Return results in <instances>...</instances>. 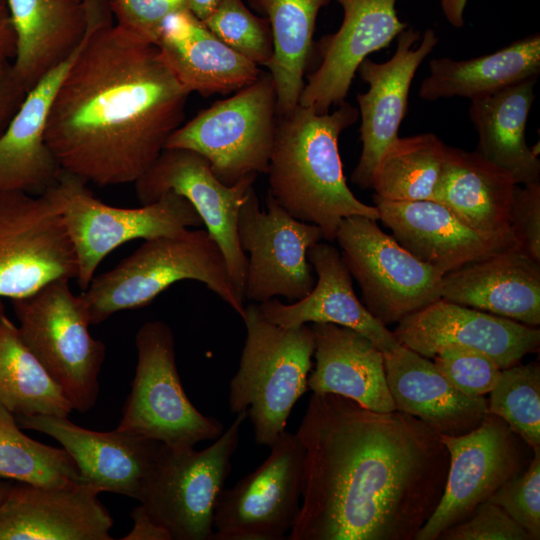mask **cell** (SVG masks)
<instances>
[{"mask_svg": "<svg viewBox=\"0 0 540 540\" xmlns=\"http://www.w3.org/2000/svg\"><path fill=\"white\" fill-rule=\"evenodd\" d=\"M302 504L288 540H415L449 469L439 435L418 418L313 393L296 432Z\"/></svg>", "mask_w": 540, "mask_h": 540, "instance_id": "obj_1", "label": "cell"}, {"mask_svg": "<svg viewBox=\"0 0 540 540\" xmlns=\"http://www.w3.org/2000/svg\"><path fill=\"white\" fill-rule=\"evenodd\" d=\"M90 28L53 99L45 140L61 169L98 186L135 183L184 120L189 92L157 46L88 0Z\"/></svg>", "mask_w": 540, "mask_h": 540, "instance_id": "obj_2", "label": "cell"}, {"mask_svg": "<svg viewBox=\"0 0 540 540\" xmlns=\"http://www.w3.org/2000/svg\"><path fill=\"white\" fill-rule=\"evenodd\" d=\"M358 117V109L344 101L323 114L298 104L277 119L268 193L296 219L317 225L329 242L345 218L379 220L377 208L361 202L348 187L339 154L341 132Z\"/></svg>", "mask_w": 540, "mask_h": 540, "instance_id": "obj_3", "label": "cell"}, {"mask_svg": "<svg viewBox=\"0 0 540 540\" xmlns=\"http://www.w3.org/2000/svg\"><path fill=\"white\" fill-rule=\"evenodd\" d=\"M182 280L205 284L243 318L245 300L232 282L219 245L206 230L186 229L145 240L114 268L93 278L79 295L90 325H97L117 312L149 305Z\"/></svg>", "mask_w": 540, "mask_h": 540, "instance_id": "obj_4", "label": "cell"}, {"mask_svg": "<svg viewBox=\"0 0 540 540\" xmlns=\"http://www.w3.org/2000/svg\"><path fill=\"white\" fill-rule=\"evenodd\" d=\"M242 320L246 339L229 384V408L236 414L246 412L255 442L270 447L308 389L314 334L308 324L282 327L268 321L258 304L245 306Z\"/></svg>", "mask_w": 540, "mask_h": 540, "instance_id": "obj_5", "label": "cell"}, {"mask_svg": "<svg viewBox=\"0 0 540 540\" xmlns=\"http://www.w3.org/2000/svg\"><path fill=\"white\" fill-rule=\"evenodd\" d=\"M68 279L52 281L35 293L11 300L19 334L73 410H91L106 348L88 330V315Z\"/></svg>", "mask_w": 540, "mask_h": 540, "instance_id": "obj_6", "label": "cell"}, {"mask_svg": "<svg viewBox=\"0 0 540 540\" xmlns=\"http://www.w3.org/2000/svg\"><path fill=\"white\" fill-rule=\"evenodd\" d=\"M47 191L62 210L77 257L76 280L83 290L103 259L124 243L173 236L203 224L192 204L172 191L138 208H119L99 200L86 181L63 170Z\"/></svg>", "mask_w": 540, "mask_h": 540, "instance_id": "obj_7", "label": "cell"}, {"mask_svg": "<svg viewBox=\"0 0 540 540\" xmlns=\"http://www.w3.org/2000/svg\"><path fill=\"white\" fill-rule=\"evenodd\" d=\"M276 89L270 73L200 111L176 129L165 148L194 151L225 185L266 174L277 127Z\"/></svg>", "mask_w": 540, "mask_h": 540, "instance_id": "obj_8", "label": "cell"}, {"mask_svg": "<svg viewBox=\"0 0 540 540\" xmlns=\"http://www.w3.org/2000/svg\"><path fill=\"white\" fill-rule=\"evenodd\" d=\"M135 344V376L117 429L174 448L217 439L223 424L202 414L184 391L171 327L161 320L147 321L137 331Z\"/></svg>", "mask_w": 540, "mask_h": 540, "instance_id": "obj_9", "label": "cell"}, {"mask_svg": "<svg viewBox=\"0 0 540 540\" xmlns=\"http://www.w3.org/2000/svg\"><path fill=\"white\" fill-rule=\"evenodd\" d=\"M246 412L203 450L164 445L155 472L140 500L171 540H211L216 502L231 473Z\"/></svg>", "mask_w": 540, "mask_h": 540, "instance_id": "obj_10", "label": "cell"}, {"mask_svg": "<svg viewBox=\"0 0 540 540\" xmlns=\"http://www.w3.org/2000/svg\"><path fill=\"white\" fill-rule=\"evenodd\" d=\"M335 240L361 288L362 303L383 325L398 323L441 298L443 274L414 257L377 220L345 218Z\"/></svg>", "mask_w": 540, "mask_h": 540, "instance_id": "obj_11", "label": "cell"}, {"mask_svg": "<svg viewBox=\"0 0 540 540\" xmlns=\"http://www.w3.org/2000/svg\"><path fill=\"white\" fill-rule=\"evenodd\" d=\"M77 275L76 253L51 193L0 192V298H24Z\"/></svg>", "mask_w": 540, "mask_h": 540, "instance_id": "obj_12", "label": "cell"}, {"mask_svg": "<svg viewBox=\"0 0 540 540\" xmlns=\"http://www.w3.org/2000/svg\"><path fill=\"white\" fill-rule=\"evenodd\" d=\"M266 208L261 209L253 186L238 214L239 244L249 253L244 299L260 304L282 296L295 302L316 283L307 253L324 235L317 225L293 217L269 193Z\"/></svg>", "mask_w": 540, "mask_h": 540, "instance_id": "obj_13", "label": "cell"}, {"mask_svg": "<svg viewBox=\"0 0 540 540\" xmlns=\"http://www.w3.org/2000/svg\"><path fill=\"white\" fill-rule=\"evenodd\" d=\"M449 452L441 500L415 540H436L445 529L466 520L505 482L527 469L532 449L499 416L487 413L472 431L438 434Z\"/></svg>", "mask_w": 540, "mask_h": 540, "instance_id": "obj_14", "label": "cell"}, {"mask_svg": "<svg viewBox=\"0 0 540 540\" xmlns=\"http://www.w3.org/2000/svg\"><path fill=\"white\" fill-rule=\"evenodd\" d=\"M270 449L259 467L220 492L211 540L287 538L300 511L305 450L287 431Z\"/></svg>", "mask_w": 540, "mask_h": 540, "instance_id": "obj_15", "label": "cell"}, {"mask_svg": "<svg viewBox=\"0 0 540 540\" xmlns=\"http://www.w3.org/2000/svg\"><path fill=\"white\" fill-rule=\"evenodd\" d=\"M256 178L257 175H250L228 186L214 175L210 163L200 154L183 148H164L135 182L141 205L157 201L168 191L192 204L206 231L219 245L232 282L243 299L247 256L239 244L237 220Z\"/></svg>", "mask_w": 540, "mask_h": 540, "instance_id": "obj_16", "label": "cell"}, {"mask_svg": "<svg viewBox=\"0 0 540 540\" xmlns=\"http://www.w3.org/2000/svg\"><path fill=\"white\" fill-rule=\"evenodd\" d=\"M20 428L57 440L77 465L80 483L140 501L158 465L164 444L115 429L99 432L74 424L68 417L18 416Z\"/></svg>", "mask_w": 540, "mask_h": 540, "instance_id": "obj_17", "label": "cell"}, {"mask_svg": "<svg viewBox=\"0 0 540 540\" xmlns=\"http://www.w3.org/2000/svg\"><path fill=\"white\" fill-rule=\"evenodd\" d=\"M397 37L395 53L388 61L377 63L366 58L357 70L369 85L365 93L357 94L362 152L351 181L361 189L371 188L380 158L399 138L414 75L439 40L433 29L425 30L421 36L412 27Z\"/></svg>", "mask_w": 540, "mask_h": 540, "instance_id": "obj_18", "label": "cell"}, {"mask_svg": "<svg viewBox=\"0 0 540 540\" xmlns=\"http://www.w3.org/2000/svg\"><path fill=\"white\" fill-rule=\"evenodd\" d=\"M393 334L426 358L442 347L456 346L488 355L501 369L519 363L540 345L536 327L441 298L403 318Z\"/></svg>", "mask_w": 540, "mask_h": 540, "instance_id": "obj_19", "label": "cell"}, {"mask_svg": "<svg viewBox=\"0 0 540 540\" xmlns=\"http://www.w3.org/2000/svg\"><path fill=\"white\" fill-rule=\"evenodd\" d=\"M336 1L344 12L342 24L320 40L321 64L307 77L299 98L300 105L319 114L343 103L362 61L408 27L397 16L398 0Z\"/></svg>", "mask_w": 540, "mask_h": 540, "instance_id": "obj_20", "label": "cell"}, {"mask_svg": "<svg viewBox=\"0 0 540 540\" xmlns=\"http://www.w3.org/2000/svg\"><path fill=\"white\" fill-rule=\"evenodd\" d=\"M86 484L15 481L0 506V540H111L113 519Z\"/></svg>", "mask_w": 540, "mask_h": 540, "instance_id": "obj_21", "label": "cell"}, {"mask_svg": "<svg viewBox=\"0 0 540 540\" xmlns=\"http://www.w3.org/2000/svg\"><path fill=\"white\" fill-rule=\"evenodd\" d=\"M381 220L398 243L443 275L511 247L512 237L482 234L434 200L392 201L373 195Z\"/></svg>", "mask_w": 540, "mask_h": 540, "instance_id": "obj_22", "label": "cell"}, {"mask_svg": "<svg viewBox=\"0 0 540 540\" xmlns=\"http://www.w3.org/2000/svg\"><path fill=\"white\" fill-rule=\"evenodd\" d=\"M307 258L317 276L313 289L304 298L288 304L273 298L258 304L268 321L282 327L308 323L347 327L368 338L383 353L401 345L393 332L357 298L352 276L333 245L318 242L308 250Z\"/></svg>", "mask_w": 540, "mask_h": 540, "instance_id": "obj_23", "label": "cell"}, {"mask_svg": "<svg viewBox=\"0 0 540 540\" xmlns=\"http://www.w3.org/2000/svg\"><path fill=\"white\" fill-rule=\"evenodd\" d=\"M154 44L189 93L228 94L261 75L259 66L223 43L188 8L164 19Z\"/></svg>", "mask_w": 540, "mask_h": 540, "instance_id": "obj_24", "label": "cell"}, {"mask_svg": "<svg viewBox=\"0 0 540 540\" xmlns=\"http://www.w3.org/2000/svg\"><path fill=\"white\" fill-rule=\"evenodd\" d=\"M441 299L540 324V262L511 247L443 275Z\"/></svg>", "mask_w": 540, "mask_h": 540, "instance_id": "obj_25", "label": "cell"}, {"mask_svg": "<svg viewBox=\"0 0 540 540\" xmlns=\"http://www.w3.org/2000/svg\"><path fill=\"white\" fill-rule=\"evenodd\" d=\"M89 27L79 47L27 92L0 135V192L39 196L57 183L62 169L45 140L48 114Z\"/></svg>", "mask_w": 540, "mask_h": 540, "instance_id": "obj_26", "label": "cell"}, {"mask_svg": "<svg viewBox=\"0 0 540 540\" xmlns=\"http://www.w3.org/2000/svg\"><path fill=\"white\" fill-rule=\"evenodd\" d=\"M383 356L396 410L418 418L437 434H466L487 414L484 396H469L458 390L430 358L403 345Z\"/></svg>", "mask_w": 540, "mask_h": 540, "instance_id": "obj_27", "label": "cell"}, {"mask_svg": "<svg viewBox=\"0 0 540 540\" xmlns=\"http://www.w3.org/2000/svg\"><path fill=\"white\" fill-rule=\"evenodd\" d=\"M315 367L307 385L313 393L354 400L376 412L396 410L383 352L360 333L332 323H312Z\"/></svg>", "mask_w": 540, "mask_h": 540, "instance_id": "obj_28", "label": "cell"}, {"mask_svg": "<svg viewBox=\"0 0 540 540\" xmlns=\"http://www.w3.org/2000/svg\"><path fill=\"white\" fill-rule=\"evenodd\" d=\"M16 35L12 65L28 92L83 42L90 23L87 0H6Z\"/></svg>", "mask_w": 540, "mask_h": 540, "instance_id": "obj_29", "label": "cell"}, {"mask_svg": "<svg viewBox=\"0 0 540 540\" xmlns=\"http://www.w3.org/2000/svg\"><path fill=\"white\" fill-rule=\"evenodd\" d=\"M516 187L507 171L476 151L446 145L433 200L482 234L514 238L509 212Z\"/></svg>", "mask_w": 540, "mask_h": 540, "instance_id": "obj_30", "label": "cell"}, {"mask_svg": "<svg viewBox=\"0 0 540 540\" xmlns=\"http://www.w3.org/2000/svg\"><path fill=\"white\" fill-rule=\"evenodd\" d=\"M537 77L471 100L469 108L478 135L475 151L507 171L517 185L540 182V160L525 136Z\"/></svg>", "mask_w": 540, "mask_h": 540, "instance_id": "obj_31", "label": "cell"}, {"mask_svg": "<svg viewBox=\"0 0 540 540\" xmlns=\"http://www.w3.org/2000/svg\"><path fill=\"white\" fill-rule=\"evenodd\" d=\"M539 73L540 36L536 33L476 58L430 60L429 75L421 83L419 96L426 101L455 96L474 100Z\"/></svg>", "mask_w": 540, "mask_h": 540, "instance_id": "obj_32", "label": "cell"}, {"mask_svg": "<svg viewBox=\"0 0 540 540\" xmlns=\"http://www.w3.org/2000/svg\"><path fill=\"white\" fill-rule=\"evenodd\" d=\"M247 1L269 21L273 55L267 68L275 84L277 114L287 115L299 104L317 15L330 0Z\"/></svg>", "mask_w": 540, "mask_h": 540, "instance_id": "obj_33", "label": "cell"}, {"mask_svg": "<svg viewBox=\"0 0 540 540\" xmlns=\"http://www.w3.org/2000/svg\"><path fill=\"white\" fill-rule=\"evenodd\" d=\"M0 403L17 416L68 417L73 411L5 312L0 315Z\"/></svg>", "mask_w": 540, "mask_h": 540, "instance_id": "obj_34", "label": "cell"}, {"mask_svg": "<svg viewBox=\"0 0 540 540\" xmlns=\"http://www.w3.org/2000/svg\"><path fill=\"white\" fill-rule=\"evenodd\" d=\"M446 145L433 133L398 138L373 175L374 195L392 201L433 200Z\"/></svg>", "mask_w": 540, "mask_h": 540, "instance_id": "obj_35", "label": "cell"}, {"mask_svg": "<svg viewBox=\"0 0 540 540\" xmlns=\"http://www.w3.org/2000/svg\"><path fill=\"white\" fill-rule=\"evenodd\" d=\"M0 477L41 486L80 483L79 470L68 452L25 435L14 414L1 403Z\"/></svg>", "mask_w": 540, "mask_h": 540, "instance_id": "obj_36", "label": "cell"}, {"mask_svg": "<svg viewBox=\"0 0 540 540\" xmlns=\"http://www.w3.org/2000/svg\"><path fill=\"white\" fill-rule=\"evenodd\" d=\"M487 413L501 417L533 452L540 450L539 363H517L502 369L490 391Z\"/></svg>", "mask_w": 540, "mask_h": 540, "instance_id": "obj_37", "label": "cell"}, {"mask_svg": "<svg viewBox=\"0 0 540 540\" xmlns=\"http://www.w3.org/2000/svg\"><path fill=\"white\" fill-rule=\"evenodd\" d=\"M203 22L234 51L257 66L267 67L273 55L269 21L251 12L243 0H220Z\"/></svg>", "mask_w": 540, "mask_h": 540, "instance_id": "obj_38", "label": "cell"}, {"mask_svg": "<svg viewBox=\"0 0 540 540\" xmlns=\"http://www.w3.org/2000/svg\"><path fill=\"white\" fill-rule=\"evenodd\" d=\"M433 359L449 382L469 396L490 393L502 370L491 357L469 348L442 347Z\"/></svg>", "mask_w": 540, "mask_h": 540, "instance_id": "obj_39", "label": "cell"}, {"mask_svg": "<svg viewBox=\"0 0 540 540\" xmlns=\"http://www.w3.org/2000/svg\"><path fill=\"white\" fill-rule=\"evenodd\" d=\"M488 500L502 508L531 540H539L540 450L533 452L525 471L505 482Z\"/></svg>", "mask_w": 540, "mask_h": 540, "instance_id": "obj_40", "label": "cell"}, {"mask_svg": "<svg viewBox=\"0 0 540 540\" xmlns=\"http://www.w3.org/2000/svg\"><path fill=\"white\" fill-rule=\"evenodd\" d=\"M441 540H531L529 534L498 505L486 500L464 521L440 533Z\"/></svg>", "mask_w": 540, "mask_h": 540, "instance_id": "obj_41", "label": "cell"}, {"mask_svg": "<svg viewBox=\"0 0 540 540\" xmlns=\"http://www.w3.org/2000/svg\"><path fill=\"white\" fill-rule=\"evenodd\" d=\"M118 26L154 43L164 19L187 8V0H108Z\"/></svg>", "mask_w": 540, "mask_h": 540, "instance_id": "obj_42", "label": "cell"}, {"mask_svg": "<svg viewBox=\"0 0 540 540\" xmlns=\"http://www.w3.org/2000/svg\"><path fill=\"white\" fill-rule=\"evenodd\" d=\"M509 228L518 248L540 262V182L516 187Z\"/></svg>", "mask_w": 540, "mask_h": 540, "instance_id": "obj_43", "label": "cell"}, {"mask_svg": "<svg viewBox=\"0 0 540 540\" xmlns=\"http://www.w3.org/2000/svg\"><path fill=\"white\" fill-rule=\"evenodd\" d=\"M26 89L16 77L12 61L0 59V135L20 107Z\"/></svg>", "mask_w": 540, "mask_h": 540, "instance_id": "obj_44", "label": "cell"}, {"mask_svg": "<svg viewBox=\"0 0 540 540\" xmlns=\"http://www.w3.org/2000/svg\"><path fill=\"white\" fill-rule=\"evenodd\" d=\"M133 526L123 540H171L169 533L158 525L140 504L131 512Z\"/></svg>", "mask_w": 540, "mask_h": 540, "instance_id": "obj_45", "label": "cell"}, {"mask_svg": "<svg viewBox=\"0 0 540 540\" xmlns=\"http://www.w3.org/2000/svg\"><path fill=\"white\" fill-rule=\"evenodd\" d=\"M16 35L6 3L0 4V59H14Z\"/></svg>", "mask_w": 540, "mask_h": 540, "instance_id": "obj_46", "label": "cell"}, {"mask_svg": "<svg viewBox=\"0 0 540 540\" xmlns=\"http://www.w3.org/2000/svg\"><path fill=\"white\" fill-rule=\"evenodd\" d=\"M467 0H441V6L447 20L456 28L464 24L463 13Z\"/></svg>", "mask_w": 540, "mask_h": 540, "instance_id": "obj_47", "label": "cell"}, {"mask_svg": "<svg viewBox=\"0 0 540 540\" xmlns=\"http://www.w3.org/2000/svg\"><path fill=\"white\" fill-rule=\"evenodd\" d=\"M220 0H187V8L204 21L216 8Z\"/></svg>", "mask_w": 540, "mask_h": 540, "instance_id": "obj_48", "label": "cell"}, {"mask_svg": "<svg viewBox=\"0 0 540 540\" xmlns=\"http://www.w3.org/2000/svg\"><path fill=\"white\" fill-rule=\"evenodd\" d=\"M15 481L0 477V506L9 494Z\"/></svg>", "mask_w": 540, "mask_h": 540, "instance_id": "obj_49", "label": "cell"}, {"mask_svg": "<svg viewBox=\"0 0 540 540\" xmlns=\"http://www.w3.org/2000/svg\"><path fill=\"white\" fill-rule=\"evenodd\" d=\"M4 312H5V311H4V305H3V303H2V301H1V299H0V315H1L2 313H4Z\"/></svg>", "mask_w": 540, "mask_h": 540, "instance_id": "obj_50", "label": "cell"}, {"mask_svg": "<svg viewBox=\"0 0 540 540\" xmlns=\"http://www.w3.org/2000/svg\"><path fill=\"white\" fill-rule=\"evenodd\" d=\"M6 3V0H0V4Z\"/></svg>", "mask_w": 540, "mask_h": 540, "instance_id": "obj_51", "label": "cell"}]
</instances>
